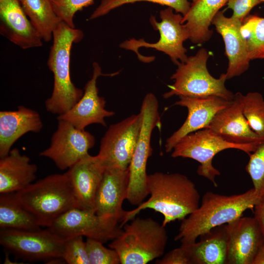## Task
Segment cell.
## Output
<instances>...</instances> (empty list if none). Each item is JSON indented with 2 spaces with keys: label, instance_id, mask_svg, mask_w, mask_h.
Here are the masks:
<instances>
[{
  "label": "cell",
  "instance_id": "4",
  "mask_svg": "<svg viewBox=\"0 0 264 264\" xmlns=\"http://www.w3.org/2000/svg\"><path fill=\"white\" fill-rule=\"evenodd\" d=\"M15 194L41 227H48L61 215L77 207L66 172L48 175Z\"/></svg>",
  "mask_w": 264,
  "mask_h": 264
},
{
  "label": "cell",
  "instance_id": "7",
  "mask_svg": "<svg viewBox=\"0 0 264 264\" xmlns=\"http://www.w3.org/2000/svg\"><path fill=\"white\" fill-rule=\"evenodd\" d=\"M140 111L143 115L139 137L129 166V179L126 199L132 205H139L149 195L146 167L152 154L151 135L156 127H160L158 103L152 93H147Z\"/></svg>",
  "mask_w": 264,
  "mask_h": 264
},
{
  "label": "cell",
  "instance_id": "30",
  "mask_svg": "<svg viewBox=\"0 0 264 264\" xmlns=\"http://www.w3.org/2000/svg\"><path fill=\"white\" fill-rule=\"evenodd\" d=\"M147 1L171 7L176 13L185 16L189 11L192 3L188 0H101L93 11L89 20H93L106 15L111 11L126 4Z\"/></svg>",
  "mask_w": 264,
  "mask_h": 264
},
{
  "label": "cell",
  "instance_id": "40",
  "mask_svg": "<svg viewBox=\"0 0 264 264\" xmlns=\"http://www.w3.org/2000/svg\"><path fill=\"white\" fill-rule=\"evenodd\" d=\"M261 2H264V0H261Z\"/></svg>",
  "mask_w": 264,
  "mask_h": 264
},
{
  "label": "cell",
  "instance_id": "37",
  "mask_svg": "<svg viewBox=\"0 0 264 264\" xmlns=\"http://www.w3.org/2000/svg\"><path fill=\"white\" fill-rule=\"evenodd\" d=\"M254 218L259 224L264 238V196L254 206Z\"/></svg>",
  "mask_w": 264,
  "mask_h": 264
},
{
  "label": "cell",
  "instance_id": "28",
  "mask_svg": "<svg viewBox=\"0 0 264 264\" xmlns=\"http://www.w3.org/2000/svg\"><path fill=\"white\" fill-rule=\"evenodd\" d=\"M241 32L250 60L264 59V18L248 15L242 21Z\"/></svg>",
  "mask_w": 264,
  "mask_h": 264
},
{
  "label": "cell",
  "instance_id": "14",
  "mask_svg": "<svg viewBox=\"0 0 264 264\" xmlns=\"http://www.w3.org/2000/svg\"><path fill=\"white\" fill-rule=\"evenodd\" d=\"M47 228L63 241L85 236L103 243L113 240L122 230L108 226L94 211L77 207L61 215Z\"/></svg>",
  "mask_w": 264,
  "mask_h": 264
},
{
  "label": "cell",
  "instance_id": "18",
  "mask_svg": "<svg viewBox=\"0 0 264 264\" xmlns=\"http://www.w3.org/2000/svg\"><path fill=\"white\" fill-rule=\"evenodd\" d=\"M242 21L227 17L223 11H219L214 17L212 24L222 37L225 45V54L228 65L225 75L226 80L239 76L249 67L246 40L241 32Z\"/></svg>",
  "mask_w": 264,
  "mask_h": 264
},
{
  "label": "cell",
  "instance_id": "19",
  "mask_svg": "<svg viewBox=\"0 0 264 264\" xmlns=\"http://www.w3.org/2000/svg\"><path fill=\"white\" fill-rule=\"evenodd\" d=\"M0 33L23 49L43 44L19 0H0Z\"/></svg>",
  "mask_w": 264,
  "mask_h": 264
},
{
  "label": "cell",
  "instance_id": "32",
  "mask_svg": "<svg viewBox=\"0 0 264 264\" xmlns=\"http://www.w3.org/2000/svg\"><path fill=\"white\" fill-rule=\"evenodd\" d=\"M103 242L97 240L87 238L86 248L90 264H120V258L112 248L105 247Z\"/></svg>",
  "mask_w": 264,
  "mask_h": 264
},
{
  "label": "cell",
  "instance_id": "16",
  "mask_svg": "<svg viewBox=\"0 0 264 264\" xmlns=\"http://www.w3.org/2000/svg\"><path fill=\"white\" fill-rule=\"evenodd\" d=\"M92 67L91 78L84 87L82 97L68 111L57 117V120L68 121L81 130L92 124L106 127L105 118L114 114V112L105 109L106 101L98 95L97 79L104 75L101 67L97 62L93 63Z\"/></svg>",
  "mask_w": 264,
  "mask_h": 264
},
{
  "label": "cell",
  "instance_id": "38",
  "mask_svg": "<svg viewBox=\"0 0 264 264\" xmlns=\"http://www.w3.org/2000/svg\"><path fill=\"white\" fill-rule=\"evenodd\" d=\"M253 264H264V242L257 254Z\"/></svg>",
  "mask_w": 264,
  "mask_h": 264
},
{
  "label": "cell",
  "instance_id": "3",
  "mask_svg": "<svg viewBox=\"0 0 264 264\" xmlns=\"http://www.w3.org/2000/svg\"><path fill=\"white\" fill-rule=\"evenodd\" d=\"M84 33L60 21L53 31L52 44L47 65L53 74V87L51 96L45 102L49 112L58 116L71 109L82 97L84 91L76 87L70 75L71 47L83 39Z\"/></svg>",
  "mask_w": 264,
  "mask_h": 264
},
{
  "label": "cell",
  "instance_id": "27",
  "mask_svg": "<svg viewBox=\"0 0 264 264\" xmlns=\"http://www.w3.org/2000/svg\"><path fill=\"white\" fill-rule=\"evenodd\" d=\"M26 14L44 41L52 39L54 30L61 21L51 0H19Z\"/></svg>",
  "mask_w": 264,
  "mask_h": 264
},
{
  "label": "cell",
  "instance_id": "8",
  "mask_svg": "<svg viewBox=\"0 0 264 264\" xmlns=\"http://www.w3.org/2000/svg\"><path fill=\"white\" fill-rule=\"evenodd\" d=\"M159 17L160 22H158L153 15L150 18L151 25L159 33L160 37L157 42L150 43L143 39L131 38L121 43L119 46L134 52L138 58L143 62H151L154 61V57H147L141 55L138 49L142 47L154 48L164 53L176 65L179 62H185L188 57L183 43L189 39V34L182 23L183 16L180 13H174L173 8L168 7L160 11Z\"/></svg>",
  "mask_w": 264,
  "mask_h": 264
},
{
  "label": "cell",
  "instance_id": "6",
  "mask_svg": "<svg viewBox=\"0 0 264 264\" xmlns=\"http://www.w3.org/2000/svg\"><path fill=\"white\" fill-rule=\"evenodd\" d=\"M210 54L201 48L194 55L188 57L184 62H179L171 79L174 81L170 90L163 94L169 98L174 96L192 97L214 95L228 101L233 100L234 94L225 86V73L215 78L209 73L207 63Z\"/></svg>",
  "mask_w": 264,
  "mask_h": 264
},
{
  "label": "cell",
  "instance_id": "17",
  "mask_svg": "<svg viewBox=\"0 0 264 264\" xmlns=\"http://www.w3.org/2000/svg\"><path fill=\"white\" fill-rule=\"evenodd\" d=\"M178 97L179 99L175 105L186 108L188 115L182 126L166 139L165 148L167 153L172 152L176 143L187 134L207 128L215 115L232 101L214 95Z\"/></svg>",
  "mask_w": 264,
  "mask_h": 264
},
{
  "label": "cell",
  "instance_id": "12",
  "mask_svg": "<svg viewBox=\"0 0 264 264\" xmlns=\"http://www.w3.org/2000/svg\"><path fill=\"white\" fill-rule=\"evenodd\" d=\"M58 126L51 138L49 146L40 155L51 159L61 170L69 169L88 155V151L95 144V138L90 132L76 128L64 120H57Z\"/></svg>",
  "mask_w": 264,
  "mask_h": 264
},
{
  "label": "cell",
  "instance_id": "35",
  "mask_svg": "<svg viewBox=\"0 0 264 264\" xmlns=\"http://www.w3.org/2000/svg\"><path fill=\"white\" fill-rule=\"evenodd\" d=\"M260 3L261 0H228L227 5L233 11L231 17L242 21L251 9Z\"/></svg>",
  "mask_w": 264,
  "mask_h": 264
},
{
  "label": "cell",
  "instance_id": "39",
  "mask_svg": "<svg viewBox=\"0 0 264 264\" xmlns=\"http://www.w3.org/2000/svg\"><path fill=\"white\" fill-rule=\"evenodd\" d=\"M192 0V3H194V2H196L197 1H198V0Z\"/></svg>",
  "mask_w": 264,
  "mask_h": 264
},
{
  "label": "cell",
  "instance_id": "13",
  "mask_svg": "<svg viewBox=\"0 0 264 264\" xmlns=\"http://www.w3.org/2000/svg\"><path fill=\"white\" fill-rule=\"evenodd\" d=\"M129 171L127 169H106L95 198L96 215L109 227L119 229L126 211L122 204L126 199L129 185Z\"/></svg>",
  "mask_w": 264,
  "mask_h": 264
},
{
  "label": "cell",
  "instance_id": "31",
  "mask_svg": "<svg viewBox=\"0 0 264 264\" xmlns=\"http://www.w3.org/2000/svg\"><path fill=\"white\" fill-rule=\"evenodd\" d=\"M249 155L245 170L251 179L254 189L262 197L264 196V142Z\"/></svg>",
  "mask_w": 264,
  "mask_h": 264
},
{
  "label": "cell",
  "instance_id": "11",
  "mask_svg": "<svg viewBox=\"0 0 264 264\" xmlns=\"http://www.w3.org/2000/svg\"><path fill=\"white\" fill-rule=\"evenodd\" d=\"M140 111L110 125L100 141L97 155L105 169H127L135 149L143 122Z\"/></svg>",
  "mask_w": 264,
  "mask_h": 264
},
{
  "label": "cell",
  "instance_id": "33",
  "mask_svg": "<svg viewBox=\"0 0 264 264\" xmlns=\"http://www.w3.org/2000/svg\"><path fill=\"white\" fill-rule=\"evenodd\" d=\"M62 258L67 264H90L83 236H77L64 241Z\"/></svg>",
  "mask_w": 264,
  "mask_h": 264
},
{
  "label": "cell",
  "instance_id": "20",
  "mask_svg": "<svg viewBox=\"0 0 264 264\" xmlns=\"http://www.w3.org/2000/svg\"><path fill=\"white\" fill-rule=\"evenodd\" d=\"M207 128L233 143L261 145L264 142V138L249 126L237 93L234 94L231 104L215 115Z\"/></svg>",
  "mask_w": 264,
  "mask_h": 264
},
{
  "label": "cell",
  "instance_id": "23",
  "mask_svg": "<svg viewBox=\"0 0 264 264\" xmlns=\"http://www.w3.org/2000/svg\"><path fill=\"white\" fill-rule=\"evenodd\" d=\"M38 170L29 157L12 149L0 159V193L16 192L34 182Z\"/></svg>",
  "mask_w": 264,
  "mask_h": 264
},
{
  "label": "cell",
  "instance_id": "25",
  "mask_svg": "<svg viewBox=\"0 0 264 264\" xmlns=\"http://www.w3.org/2000/svg\"><path fill=\"white\" fill-rule=\"evenodd\" d=\"M228 0H198L192 3L187 13L183 16L182 23L187 28L189 39L195 44L208 41L213 30L210 29L212 20Z\"/></svg>",
  "mask_w": 264,
  "mask_h": 264
},
{
  "label": "cell",
  "instance_id": "9",
  "mask_svg": "<svg viewBox=\"0 0 264 264\" xmlns=\"http://www.w3.org/2000/svg\"><path fill=\"white\" fill-rule=\"evenodd\" d=\"M260 145L239 144L228 142L208 128L190 133L182 137L175 146L172 157L189 158L200 163L197 169L198 175L209 180L217 187L216 177L220 171L212 164L214 157L221 151L235 149L250 155Z\"/></svg>",
  "mask_w": 264,
  "mask_h": 264
},
{
  "label": "cell",
  "instance_id": "24",
  "mask_svg": "<svg viewBox=\"0 0 264 264\" xmlns=\"http://www.w3.org/2000/svg\"><path fill=\"white\" fill-rule=\"evenodd\" d=\"M199 241L184 245L192 264H227V233L226 224L200 236Z\"/></svg>",
  "mask_w": 264,
  "mask_h": 264
},
{
  "label": "cell",
  "instance_id": "29",
  "mask_svg": "<svg viewBox=\"0 0 264 264\" xmlns=\"http://www.w3.org/2000/svg\"><path fill=\"white\" fill-rule=\"evenodd\" d=\"M242 105L244 116L252 130L264 138V98L258 92L245 95L236 93Z\"/></svg>",
  "mask_w": 264,
  "mask_h": 264
},
{
  "label": "cell",
  "instance_id": "26",
  "mask_svg": "<svg viewBox=\"0 0 264 264\" xmlns=\"http://www.w3.org/2000/svg\"><path fill=\"white\" fill-rule=\"evenodd\" d=\"M0 228L35 230L41 229V226L12 192L0 194Z\"/></svg>",
  "mask_w": 264,
  "mask_h": 264
},
{
  "label": "cell",
  "instance_id": "1",
  "mask_svg": "<svg viewBox=\"0 0 264 264\" xmlns=\"http://www.w3.org/2000/svg\"><path fill=\"white\" fill-rule=\"evenodd\" d=\"M148 199L131 211H126L123 226L141 210L152 209L164 217L162 225L182 220L199 205L200 194L195 183L179 173L155 172L148 175Z\"/></svg>",
  "mask_w": 264,
  "mask_h": 264
},
{
  "label": "cell",
  "instance_id": "34",
  "mask_svg": "<svg viewBox=\"0 0 264 264\" xmlns=\"http://www.w3.org/2000/svg\"><path fill=\"white\" fill-rule=\"evenodd\" d=\"M94 0H51L53 8L61 21L75 28L74 17L83 8L91 4Z\"/></svg>",
  "mask_w": 264,
  "mask_h": 264
},
{
  "label": "cell",
  "instance_id": "36",
  "mask_svg": "<svg viewBox=\"0 0 264 264\" xmlns=\"http://www.w3.org/2000/svg\"><path fill=\"white\" fill-rule=\"evenodd\" d=\"M157 264H192L189 254L186 247L181 245L179 247L174 249L160 259L156 261Z\"/></svg>",
  "mask_w": 264,
  "mask_h": 264
},
{
  "label": "cell",
  "instance_id": "21",
  "mask_svg": "<svg viewBox=\"0 0 264 264\" xmlns=\"http://www.w3.org/2000/svg\"><path fill=\"white\" fill-rule=\"evenodd\" d=\"M105 169L97 155L89 154L66 172L77 208L95 211V196Z\"/></svg>",
  "mask_w": 264,
  "mask_h": 264
},
{
  "label": "cell",
  "instance_id": "15",
  "mask_svg": "<svg viewBox=\"0 0 264 264\" xmlns=\"http://www.w3.org/2000/svg\"><path fill=\"white\" fill-rule=\"evenodd\" d=\"M227 264H253L264 242L261 228L254 217H241L226 224Z\"/></svg>",
  "mask_w": 264,
  "mask_h": 264
},
{
  "label": "cell",
  "instance_id": "22",
  "mask_svg": "<svg viewBox=\"0 0 264 264\" xmlns=\"http://www.w3.org/2000/svg\"><path fill=\"white\" fill-rule=\"evenodd\" d=\"M43 124L39 113L23 106L16 110L0 111V157L6 156L13 145L26 133L39 132Z\"/></svg>",
  "mask_w": 264,
  "mask_h": 264
},
{
  "label": "cell",
  "instance_id": "2",
  "mask_svg": "<svg viewBox=\"0 0 264 264\" xmlns=\"http://www.w3.org/2000/svg\"><path fill=\"white\" fill-rule=\"evenodd\" d=\"M261 198L253 188L233 195L206 192L198 207L182 220L175 240L184 245L193 243L212 229L242 217L246 210H253Z\"/></svg>",
  "mask_w": 264,
  "mask_h": 264
},
{
  "label": "cell",
  "instance_id": "10",
  "mask_svg": "<svg viewBox=\"0 0 264 264\" xmlns=\"http://www.w3.org/2000/svg\"><path fill=\"white\" fill-rule=\"evenodd\" d=\"M0 244L7 251L25 261L65 263L64 241L46 228L35 230L0 229Z\"/></svg>",
  "mask_w": 264,
  "mask_h": 264
},
{
  "label": "cell",
  "instance_id": "5",
  "mask_svg": "<svg viewBox=\"0 0 264 264\" xmlns=\"http://www.w3.org/2000/svg\"><path fill=\"white\" fill-rule=\"evenodd\" d=\"M109 244L121 264H146L161 257L168 240L165 226L151 218H133Z\"/></svg>",
  "mask_w": 264,
  "mask_h": 264
}]
</instances>
